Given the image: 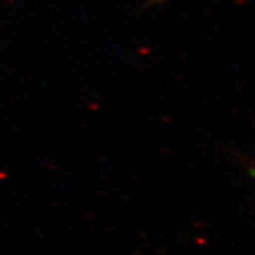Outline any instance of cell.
Returning <instances> with one entry per match:
<instances>
[{
  "instance_id": "6da1fadb",
  "label": "cell",
  "mask_w": 255,
  "mask_h": 255,
  "mask_svg": "<svg viewBox=\"0 0 255 255\" xmlns=\"http://www.w3.org/2000/svg\"><path fill=\"white\" fill-rule=\"evenodd\" d=\"M165 0H149V5H162Z\"/></svg>"
}]
</instances>
